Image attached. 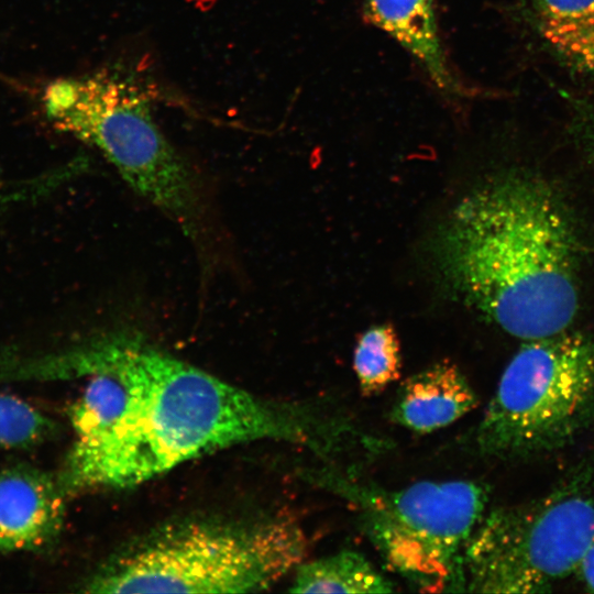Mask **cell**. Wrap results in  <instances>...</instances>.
Masks as SVG:
<instances>
[{"mask_svg":"<svg viewBox=\"0 0 594 594\" xmlns=\"http://www.w3.org/2000/svg\"><path fill=\"white\" fill-rule=\"evenodd\" d=\"M594 535V480L582 473L539 498L483 516L463 554V592H550Z\"/></svg>","mask_w":594,"mask_h":594,"instance_id":"52a82bcc","label":"cell"},{"mask_svg":"<svg viewBox=\"0 0 594 594\" xmlns=\"http://www.w3.org/2000/svg\"><path fill=\"white\" fill-rule=\"evenodd\" d=\"M363 15L416 61L444 99L457 102L472 97L442 46L435 0H364Z\"/></svg>","mask_w":594,"mask_h":594,"instance_id":"9c48e42d","label":"cell"},{"mask_svg":"<svg viewBox=\"0 0 594 594\" xmlns=\"http://www.w3.org/2000/svg\"><path fill=\"white\" fill-rule=\"evenodd\" d=\"M353 369L364 396L377 395L399 378L400 348L392 324L371 327L359 338Z\"/></svg>","mask_w":594,"mask_h":594,"instance_id":"4fadbf2b","label":"cell"},{"mask_svg":"<svg viewBox=\"0 0 594 594\" xmlns=\"http://www.w3.org/2000/svg\"><path fill=\"white\" fill-rule=\"evenodd\" d=\"M578 569L582 580L590 592L594 593V535L587 546Z\"/></svg>","mask_w":594,"mask_h":594,"instance_id":"2e32d148","label":"cell"},{"mask_svg":"<svg viewBox=\"0 0 594 594\" xmlns=\"http://www.w3.org/2000/svg\"><path fill=\"white\" fill-rule=\"evenodd\" d=\"M594 421V339L564 330L526 340L474 433L479 453L524 459L571 443Z\"/></svg>","mask_w":594,"mask_h":594,"instance_id":"8992f818","label":"cell"},{"mask_svg":"<svg viewBox=\"0 0 594 594\" xmlns=\"http://www.w3.org/2000/svg\"><path fill=\"white\" fill-rule=\"evenodd\" d=\"M58 426L25 400L0 393V450H26L56 436Z\"/></svg>","mask_w":594,"mask_h":594,"instance_id":"5bb4252c","label":"cell"},{"mask_svg":"<svg viewBox=\"0 0 594 594\" xmlns=\"http://www.w3.org/2000/svg\"><path fill=\"white\" fill-rule=\"evenodd\" d=\"M535 26L563 64L594 76V0H531Z\"/></svg>","mask_w":594,"mask_h":594,"instance_id":"8fae6325","label":"cell"},{"mask_svg":"<svg viewBox=\"0 0 594 594\" xmlns=\"http://www.w3.org/2000/svg\"><path fill=\"white\" fill-rule=\"evenodd\" d=\"M477 395L452 362L439 361L407 377L391 408V420L416 433H430L473 410Z\"/></svg>","mask_w":594,"mask_h":594,"instance_id":"30bf717a","label":"cell"},{"mask_svg":"<svg viewBox=\"0 0 594 594\" xmlns=\"http://www.w3.org/2000/svg\"><path fill=\"white\" fill-rule=\"evenodd\" d=\"M299 524L196 521L157 532L85 583L90 593H249L270 588L304 562Z\"/></svg>","mask_w":594,"mask_h":594,"instance_id":"277c9868","label":"cell"},{"mask_svg":"<svg viewBox=\"0 0 594 594\" xmlns=\"http://www.w3.org/2000/svg\"><path fill=\"white\" fill-rule=\"evenodd\" d=\"M151 92L116 66L56 80L44 101L56 128L96 147L135 194L206 252L210 217L202 183L156 124Z\"/></svg>","mask_w":594,"mask_h":594,"instance_id":"3957f363","label":"cell"},{"mask_svg":"<svg viewBox=\"0 0 594 594\" xmlns=\"http://www.w3.org/2000/svg\"><path fill=\"white\" fill-rule=\"evenodd\" d=\"M289 592L389 593L393 583L360 552L343 550L295 569Z\"/></svg>","mask_w":594,"mask_h":594,"instance_id":"7c38bea8","label":"cell"},{"mask_svg":"<svg viewBox=\"0 0 594 594\" xmlns=\"http://www.w3.org/2000/svg\"><path fill=\"white\" fill-rule=\"evenodd\" d=\"M66 496L56 476L26 463L0 471V553H42L58 540Z\"/></svg>","mask_w":594,"mask_h":594,"instance_id":"ba28073f","label":"cell"},{"mask_svg":"<svg viewBox=\"0 0 594 594\" xmlns=\"http://www.w3.org/2000/svg\"><path fill=\"white\" fill-rule=\"evenodd\" d=\"M441 286L513 337L568 330L579 309L578 240L543 182L503 174L481 183L430 240Z\"/></svg>","mask_w":594,"mask_h":594,"instance_id":"7a4b0ae2","label":"cell"},{"mask_svg":"<svg viewBox=\"0 0 594 594\" xmlns=\"http://www.w3.org/2000/svg\"><path fill=\"white\" fill-rule=\"evenodd\" d=\"M575 119L579 121L581 134L586 136L587 145L594 150V103L574 100Z\"/></svg>","mask_w":594,"mask_h":594,"instance_id":"9a60e30c","label":"cell"},{"mask_svg":"<svg viewBox=\"0 0 594 594\" xmlns=\"http://www.w3.org/2000/svg\"><path fill=\"white\" fill-rule=\"evenodd\" d=\"M16 382L88 377L69 407L75 441L56 479L66 497L123 488L227 447L256 440L304 446L321 458L341 448L343 418L318 407L261 399L154 346L106 332L36 356H18Z\"/></svg>","mask_w":594,"mask_h":594,"instance_id":"6da1fadb","label":"cell"},{"mask_svg":"<svg viewBox=\"0 0 594 594\" xmlns=\"http://www.w3.org/2000/svg\"><path fill=\"white\" fill-rule=\"evenodd\" d=\"M308 479L354 506L384 563L418 591L463 592V554L490 498L485 484L421 481L389 491L327 469Z\"/></svg>","mask_w":594,"mask_h":594,"instance_id":"5b68a950","label":"cell"}]
</instances>
